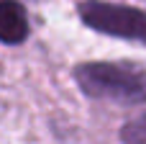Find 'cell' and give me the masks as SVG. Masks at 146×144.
Returning a JSON list of instances; mask_svg holds the SVG:
<instances>
[{
  "mask_svg": "<svg viewBox=\"0 0 146 144\" xmlns=\"http://www.w3.org/2000/svg\"><path fill=\"white\" fill-rule=\"evenodd\" d=\"M80 90L113 103H146V67L133 62H82L74 67Z\"/></svg>",
  "mask_w": 146,
  "mask_h": 144,
  "instance_id": "6da1fadb",
  "label": "cell"
},
{
  "mask_svg": "<svg viewBox=\"0 0 146 144\" xmlns=\"http://www.w3.org/2000/svg\"><path fill=\"white\" fill-rule=\"evenodd\" d=\"M82 23L92 31L146 44V13L131 5L105 3V0H82L77 5Z\"/></svg>",
  "mask_w": 146,
  "mask_h": 144,
  "instance_id": "7a4b0ae2",
  "label": "cell"
},
{
  "mask_svg": "<svg viewBox=\"0 0 146 144\" xmlns=\"http://www.w3.org/2000/svg\"><path fill=\"white\" fill-rule=\"evenodd\" d=\"M26 36H28V18L23 5L15 0H0V41L15 46L26 41Z\"/></svg>",
  "mask_w": 146,
  "mask_h": 144,
  "instance_id": "3957f363",
  "label": "cell"
},
{
  "mask_svg": "<svg viewBox=\"0 0 146 144\" xmlns=\"http://www.w3.org/2000/svg\"><path fill=\"white\" fill-rule=\"evenodd\" d=\"M121 139L126 144H146V116L131 119L121 129Z\"/></svg>",
  "mask_w": 146,
  "mask_h": 144,
  "instance_id": "277c9868",
  "label": "cell"
}]
</instances>
